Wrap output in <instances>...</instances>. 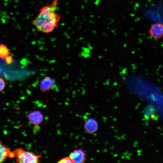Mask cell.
<instances>
[{"label":"cell","instance_id":"1","mask_svg":"<svg viewBox=\"0 0 163 163\" xmlns=\"http://www.w3.org/2000/svg\"><path fill=\"white\" fill-rule=\"evenodd\" d=\"M58 0H53L51 4L43 7L39 11L31 24L39 32L49 33L58 27L61 15L56 12Z\"/></svg>","mask_w":163,"mask_h":163},{"label":"cell","instance_id":"2","mask_svg":"<svg viewBox=\"0 0 163 163\" xmlns=\"http://www.w3.org/2000/svg\"><path fill=\"white\" fill-rule=\"evenodd\" d=\"M40 155H37L31 152L23 151L16 156L17 162L21 163H36Z\"/></svg>","mask_w":163,"mask_h":163},{"label":"cell","instance_id":"3","mask_svg":"<svg viewBox=\"0 0 163 163\" xmlns=\"http://www.w3.org/2000/svg\"><path fill=\"white\" fill-rule=\"evenodd\" d=\"M148 32L149 35L154 40L162 38L163 37V24L160 23L153 24Z\"/></svg>","mask_w":163,"mask_h":163},{"label":"cell","instance_id":"4","mask_svg":"<svg viewBox=\"0 0 163 163\" xmlns=\"http://www.w3.org/2000/svg\"><path fill=\"white\" fill-rule=\"evenodd\" d=\"M69 156L73 163H84L86 161L85 153L81 148L74 150L70 153Z\"/></svg>","mask_w":163,"mask_h":163},{"label":"cell","instance_id":"5","mask_svg":"<svg viewBox=\"0 0 163 163\" xmlns=\"http://www.w3.org/2000/svg\"><path fill=\"white\" fill-rule=\"evenodd\" d=\"M85 131L88 134L93 135L95 133L98 129V124L97 120L93 118L88 119L84 125Z\"/></svg>","mask_w":163,"mask_h":163},{"label":"cell","instance_id":"6","mask_svg":"<svg viewBox=\"0 0 163 163\" xmlns=\"http://www.w3.org/2000/svg\"><path fill=\"white\" fill-rule=\"evenodd\" d=\"M27 117L31 123L36 125L40 124L43 119V114L38 110H35L30 113Z\"/></svg>","mask_w":163,"mask_h":163},{"label":"cell","instance_id":"7","mask_svg":"<svg viewBox=\"0 0 163 163\" xmlns=\"http://www.w3.org/2000/svg\"><path fill=\"white\" fill-rule=\"evenodd\" d=\"M54 84L52 78L48 76L45 77L40 82V89L43 92H48L53 87Z\"/></svg>","mask_w":163,"mask_h":163},{"label":"cell","instance_id":"8","mask_svg":"<svg viewBox=\"0 0 163 163\" xmlns=\"http://www.w3.org/2000/svg\"><path fill=\"white\" fill-rule=\"evenodd\" d=\"M10 152L9 148L2 145L1 143L0 149V163L3 162L6 158L8 156V154Z\"/></svg>","mask_w":163,"mask_h":163},{"label":"cell","instance_id":"9","mask_svg":"<svg viewBox=\"0 0 163 163\" xmlns=\"http://www.w3.org/2000/svg\"><path fill=\"white\" fill-rule=\"evenodd\" d=\"M10 52L7 46L3 44L0 46V57L2 59L4 60L8 56L10 55Z\"/></svg>","mask_w":163,"mask_h":163},{"label":"cell","instance_id":"10","mask_svg":"<svg viewBox=\"0 0 163 163\" xmlns=\"http://www.w3.org/2000/svg\"><path fill=\"white\" fill-rule=\"evenodd\" d=\"M60 163H73L72 159L69 156L66 157L62 158L58 162Z\"/></svg>","mask_w":163,"mask_h":163},{"label":"cell","instance_id":"11","mask_svg":"<svg viewBox=\"0 0 163 163\" xmlns=\"http://www.w3.org/2000/svg\"><path fill=\"white\" fill-rule=\"evenodd\" d=\"M14 61L12 56L9 55L5 59V62L7 64H10Z\"/></svg>","mask_w":163,"mask_h":163},{"label":"cell","instance_id":"12","mask_svg":"<svg viewBox=\"0 0 163 163\" xmlns=\"http://www.w3.org/2000/svg\"><path fill=\"white\" fill-rule=\"evenodd\" d=\"M0 91H2L5 87V82L4 80L2 78H0Z\"/></svg>","mask_w":163,"mask_h":163},{"label":"cell","instance_id":"13","mask_svg":"<svg viewBox=\"0 0 163 163\" xmlns=\"http://www.w3.org/2000/svg\"><path fill=\"white\" fill-rule=\"evenodd\" d=\"M15 156V155L14 154V152H12L10 151L9 152L8 154V156L11 158H13Z\"/></svg>","mask_w":163,"mask_h":163}]
</instances>
